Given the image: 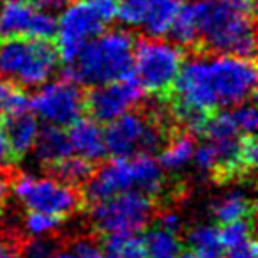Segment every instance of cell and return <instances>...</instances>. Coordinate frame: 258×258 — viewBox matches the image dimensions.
<instances>
[{"label": "cell", "instance_id": "e575fe53", "mask_svg": "<svg viewBox=\"0 0 258 258\" xmlns=\"http://www.w3.org/2000/svg\"><path fill=\"white\" fill-rule=\"evenodd\" d=\"M30 4L36 9H41V11L46 13H57L62 11L68 4V0H29Z\"/></svg>", "mask_w": 258, "mask_h": 258}, {"label": "cell", "instance_id": "9a60e30c", "mask_svg": "<svg viewBox=\"0 0 258 258\" xmlns=\"http://www.w3.org/2000/svg\"><path fill=\"white\" fill-rule=\"evenodd\" d=\"M39 129V120L30 110L6 117L4 131L13 158H23L32 151Z\"/></svg>", "mask_w": 258, "mask_h": 258}, {"label": "cell", "instance_id": "d6986e66", "mask_svg": "<svg viewBox=\"0 0 258 258\" xmlns=\"http://www.w3.org/2000/svg\"><path fill=\"white\" fill-rule=\"evenodd\" d=\"M195 140L191 135H177L173 137L165 147L159 152V165H161L163 172H172L177 173L184 170L191 161H193L195 154Z\"/></svg>", "mask_w": 258, "mask_h": 258}, {"label": "cell", "instance_id": "8992f818", "mask_svg": "<svg viewBox=\"0 0 258 258\" xmlns=\"http://www.w3.org/2000/svg\"><path fill=\"white\" fill-rule=\"evenodd\" d=\"M182 62V50L175 43H168L161 37H149L135 46L131 73L142 90L165 96L172 92Z\"/></svg>", "mask_w": 258, "mask_h": 258}, {"label": "cell", "instance_id": "ab89813d", "mask_svg": "<svg viewBox=\"0 0 258 258\" xmlns=\"http://www.w3.org/2000/svg\"><path fill=\"white\" fill-rule=\"evenodd\" d=\"M51 258H78V256H76V253H75V249L71 247V244H68L66 247L58 246L57 249H55V253H53V256H51Z\"/></svg>", "mask_w": 258, "mask_h": 258}, {"label": "cell", "instance_id": "ffe728a7", "mask_svg": "<svg viewBox=\"0 0 258 258\" xmlns=\"http://www.w3.org/2000/svg\"><path fill=\"white\" fill-rule=\"evenodd\" d=\"M212 214H214L216 221L221 225L237 221V219H247L253 214V204L244 191L232 189L221 195L212 204Z\"/></svg>", "mask_w": 258, "mask_h": 258}, {"label": "cell", "instance_id": "8fae6325", "mask_svg": "<svg viewBox=\"0 0 258 258\" xmlns=\"http://www.w3.org/2000/svg\"><path fill=\"white\" fill-rule=\"evenodd\" d=\"M108 23L94 9L89 0H75L66 4L57 20V51L66 66L71 64L83 46L104 32Z\"/></svg>", "mask_w": 258, "mask_h": 258}, {"label": "cell", "instance_id": "4316f807", "mask_svg": "<svg viewBox=\"0 0 258 258\" xmlns=\"http://www.w3.org/2000/svg\"><path fill=\"white\" fill-rule=\"evenodd\" d=\"M145 11H147V0H117V18L124 25H142Z\"/></svg>", "mask_w": 258, "mask_h": 258}, {"label": "cell", "instance_id": "5b68a950", "mask_svg": "<svg viewBox=\"0 0 258 258\" xmlns=\"http://www.w3.org/2000/svg\"><path fill=\"white\" fill-rule=\"evenodd\" d=\"M60 57L50 39H0V76L20 87H39L51 78Z\"/></svg>", "mask_w": 258, "mask_h": 258}, {"label": "cell", "instance_id": "e0dca14e", "mask_svg": "<svg viewBox=\"0 0 258 258\" xmlns=\"http://www.w3.org/2000/svg\"><path fill=\"white\" fill-rule=\"evenodd\" d=\"M182 0H147V11H145L142 27L151 37L166 36L179 13Z\"/></svg>", "mask_w": 258, "mask_h": 258}, {"label": "cell", "instance_id": "74e56055", "mask_svg": "<svg viewBox=\"0 0 258 258\" xmlns=\"http://www.w3.org/2000/svg\"><path fill=\"white\" fill-rule=\"evenodd\" d=\"M9 191H11V180H9V177L4 173V170H0V207L8 200Z\"/></svg>", "mask_w": 258, "mask_h": 258}, {"label": "cell", "instance_id": "ac0fdd59", "mask_svg": "<svg viewBox=\"0 0 258 258\" xmlns=\"http://www.w3.org/2000/svg\"><path fill=\"white\" fill-rule=\"evenodd\" d=\"M187 244L195 258H225V244L214 225H195L187 232Z\"/></svg>", "mask_w": 258, "mask_h": 258}, {"label": "cell", "instance_id": "1f68e13d", "mask_svg": "<svg viewBox=\"0 0 258 258\" xmlns=\"http://www.w3.org/2000/svg\"><path fill=\"white\" fill-rule=\"evenodd\" d=\"M69 244L78 258H101V246L89 237H80Z\"/></svg>", "mask_w": 258, "mask_h": 258}, {"label": "cell", "instance_id": "603a6c76", "mask_svg": "<svg viewBox=\"0 0 258 258\" xmlns=\"http://www.w3.org/2000/svg\"><path fill=\"white\" fill-rule=\"evenodd\" d=\"M168 34L172 36L173 43L177 46H193L200 41L198 37V27L197 20H195L193 9L191 4H182L177 13L175 20H173L172 27H170Z\"/></svg>", "mask_w": 258, "mask_h": 258}, {"label": "cell", "instance_id": "d590c367", "mask_svg": "<svg viewBox=\"0 0 258 258\" xmlns=\"http://www.w3.org/2000/svg\"><path fill=\"white\" fill-rule=\"evenodd\" d=\"M11 158H13V156H11V149H9V144H8L6 131H4V127H0V166H4Z\"/></svg>", "mask_w": 258, "mask_h": 258}, {"label": "cell", "instance_id": "52a82bcc", "mask_svg": "<svg viewBox=\"0 0 258 258\" xmlns=\"http://www.w3.org/2000/svg\"><path fill=\"white\" fill-rule=\"evenodd\" d=\"M152 216V198L142 191H125L94 202L90 211L92 225L106 235H137L145 230Z\"/></svg>", "mask_w": 258, "mask_h": 258}, {"label": "cell", "instance_id": "4dcf8cb0", "mask_svg": "<svg viewBox=\"0 0 258 258\" xmlns=\"http://www.w3.org/2000/svg\"><path fill=\"white\" fill-rule=\"evenodd\" d=\"M258 161V145L254 140V135H244L240 137V147H239V163L242 172L253 170Z\"/></svg>", "mask_w": 258, "mask_h": 258}, {"label": "cell", "instance_id": "cb8c5ba5", "mask_svg": "<svg viewBox=\"0 0 258 258\" xmlns=\"http://www.w3.org/2000/svg\"><path fill=\"white\" fill-rule=\"evenodd\" d=\"M101 258H147L137 235H108L101 246Z\"/></svg>", "mask_w": 258, "mask_h": 258}, {"label": "cell", "instance_id": "44dd1931", "mask_svg": "<svg viewBox=\"0 0 258 258\" xmlns=\"http://www.w3.org/2000/svg\"><path fill=\"white\" fill-rule=\"evenodd\" d=\"M147 258H177L182 253V244L175 232L156 225L154 228L147 230L142 239Z\"/></svg>", "mask_w": 258, "mask_h": 258}, {"label": "cell", "instance_id": "7c38bea8", "mask_svg": "<svg viewBox=\"0 0 258 258\" xmlns=\"http://www.w3.org/2000/svg\"><path fill=\"white\" fill-rule=\"evenodd\" d=\"M140 99L142 87L131 73L125 78L94 87L89 96H85V110L90 111L94 120L108 124L125 111L133 110Z\"/></svg>", "mask_w": 258, "mask_h": 258}, {"label": "cell", "instance_id": "ba28073f", "mask_svg": "<svg viewBox=\"0 0 258 258\" xmlns=\"http://www.w3.org/2000/svg\"><path fill=\"white\" fill-rule=\"evenodd\" d=\"M163 129L159 120L142 111L129 110L104 129L106 154L113 158H131L138 154H154L163 145Z\"/></svg>", "mask_w": 258, "mask_h": 258}, {"label": "cell", "instance_id": "f1b7e54d", "mask_svg": "<svg viewBox=\"0 0 258 258\" xmlns=\"http://www.w3.org/2000/svg\"><path fill=\"white\" fill-rule=\"evenodd\" d=\"M193 161L197 165V168L204 173H218L219 159H218V151L211 142H205V144L195 147Z\"/></svg>", "mask_w": 258, "mask_h": 258}, {"label": "cell", "instance_id": "7a4b0ae2", "mask_svg": "<svg viewBox=\"0 0 258 258\" xmlns=\"http://www.w3.org/2000/svg\"><path fill=\"white\" fill-rule=\"evenodd\" d=\"M200 41L214 53L253 58V15L233 8L226 0L189 2Z\"/></svg>", "mask_w": 258, "mask_h": 258}, {"label": "cell", "instance_id": "5bb4252c", "mask_svg": "<svg viewBox=\"0 0 258 258\" xmlns=\"http://www.w3.org/2000/svg\"><path fill=\"white\" fill-rule=\"evenodd\" d=\"M36 13L29 0H4L0 6V39L30 37Z\"/></svg>", "mask_w": 258, "mask_h": 258}, {"label": "cell", "instance_id": "3957f363", "mask_svg": "<svg viewBox=\"0 0 258 258\" xmlns=\"http://www.w3.org/2000/svg\"><path fill=\"white\" fill-rule=\"evenodd\" d=\"M135 39L125 30L101 32L68 64L66 76L82 85H103L125 78L133 69Z\"/></svg>", "mask_w": 258, "mask_h": 258}, {"label": "cell", "instance_id": "f35d334b", "mask_svg": "<svg viewBox=\"0 0 258 258\" xmlns=\"http://www.w3.org/2000/svg\"><path fill=\"white\" fill-rule=\"evenodd\" d=\"M0 258H20L18 249L11 244L0 240Z\"/></svg>", "mask_w": 258, "mask_h": 258}, {"label": "cell", "instance_id": "d4e9b609", "mask_svg": "<svg viewBox=\"0 0 258 258\" xmlns=\"http://www.w3.org/2000/svg\"><path fill=\"white\" fill-rule=\"evenodd\" d=\"M221 240L225 244V249L233 247L237 244H242L253 237V225L249 219H237L232 223H225L223 228L219 230Z\"/></svg>", "mask_w": 258, "mask_h": 258}, {"label": "cell", "instance_id": "60d3db41", "mask_svg": "<svg viewBox=\"0 0 258 258\" xmlns=\"http://www.w3.org/2000/svg\"><path fill=\"white\" fill-rule=\"evenodd\" d=\"M177 258H195V254L193 253H180Z\"/></svg>", "mask_w": 258, "mask_h": 258}, {"label": "cell", "instance_id": "484cf974", "mask_svg": "<svg viewBox=\"0 0 258 258\" xmlns=\"http://www.w3.org/2000/svg\"><path fill=\"white\" fill-rule=\"evenodd\" d=\"M62 218L51 214H44V212H37V211H30L25 218V228L30 235L34 237H43L51 233L53 230L58 228Z\"/></svg>", "mask_w": 258, "mask_h": 258}, {"label": "cell", "instance_id": "277c9868", "mask_svg": "<svg viewBox=\"0 0 258 258\" xmlns=\"http://www.w3.org/2000/svg\"><path fill=\"white\" fill-rule=\"evenodd\" d=\"M163 180L165 172L151 154L113 158L85 182V198L94 204L125 191L154 195L161 189Z\"/></svg>", "mask_w": 258, "mask_h": 258}, {"label": "cell", "instance_id": "7402d4cb", "mask_svg": "<svg viewBox=\"0 0 258 258\" xmlns=\"http://www.w3.org/2000/svg\"><path fill=\"white\" fill-rule=\"evenodd\" d=\"M51 177L58 179L60 182L69 186H80L85 184L94 175V163L80 158V156H68L66 159L58 161L57 165L50 166Z\"/></svg>", "mask_w": 258, "mask_h": 258}, {"label": "cell", "instance_id": "4fadbf2b", "mask_svg": "<svg viewBox=\"0 0 258 258\" xmlns=\"http://www.w3.org/2000/svg\"><path fill=\"white\" fill-rule=\"evenodd\" d=\"M68 127V138L73 154L80 156L90 163L101 161L106 156L104 129L101 127L97 120L89 117H80Z\"/></svg>", "mask_w": 258, "mask_h": 258}, {"label": "cell", "instance_id": "f546056e", "mask_svg": "<svg viewBox=\"0 0 258 258\" xmlns=\"http://www.w3.org/2000/svg\"><path fill=\"white\" fill-rule=\"evenodd\" d=\"M58 244L46 237H34L18 251L20 258H51Z\"/></svg>", "mask_w": 258, "mask_h": 258}, {"label": "cell", "instance_id": "9c48e42d", "mask_svg": "<svg viewBox=\"0 0 258 258\" xmlns=\"http://www.w3.org/2000/svg\"><path fill=\"white\" fill-rule=\"evenodd\" d=\"M15 197L29 211L66 218L82 205V193L75 186L60 182L55 177L20 175L11 182Z\"/></svg>", "mask_w": 258, "mask_h": 258}, {"label": "cell", "instance_id": "836d02e7", "mask_svg": "<svg viewBox=\"0 0 258 258\" xmlns=\"http://www.w3.org/2000/svg\"><path fill=\"white\" fill-rule=\"evenodd\" d=\"M159 226H163V228L170 230V232H179L180 230V218L177 212L173 211H166V212H161V216H159Z\"/></svg>", "mask_w": 258, "mask_h": 258}, {"label": "cell", "instance_id": "83f0119b", "mask_svg": "<svg viewBox=\"0 0 258 258\" xmlns=\"http://www.w3.org/2000/svg\"><path fill=\"white\" fill-rule=\"evenodd\" d=\"M233 122H235L239 133L242 135H254L258 125V113L253 103H240L235 106V110L232 111Z\"/></svg>", "mask_w": 258, "mask_h": 258}, {"label": "cell", "instance_id": "2e32d148", "mask_svg": "<svg viewBox=\"0 0 258 258\" xmlns=\"http://www.w3.org/2000/svg\"><path fill=\"white\" fill-rule=\"evenodd\" d=\"M32 151L37 161L48 168L73 154L68 131H64V127H58V125H46L39 129Z\"/></svg>", "mask_w": 258, "mask_h": 258}, {"label": "cell", "instance_id": "d6a6232c", "mask_svg": "<svg viewBox=\"0 0 258 258\" xmlns=\"http://www.w3.org/2000/svg\"><path fill=\"white\" fill-rule=\"evenodd\" d=\"M256 256H258V249L253 237L249 240H246V242L228 247L225 253V258H256Z\"/></svg>", "mask_w": 258, "mask_h": 258}, {"label": "cell", "instance_id": "8d00e7d4", "mask_svg": "<svg viewBox=\"0 0 258 258\" xmlns=\"http://www.w3.org/2000/svg\"><path fill=\"white\" fill-rule=\"evenodd\" d=\"M11 89H13V85H9V83L0 76V120L6 117V103H8Z\"/></svg>", "mask_w": 258, "mask_h": 258}, {"label": "cell", "instance_id": "30bf717a", "mask_svg": "<svg viewBox=\"0 0 258 258\" xmlns=\"http://www.w3.org/2000/svg\"><path fill=\"white\" fill-rule=\"evenodd\" d=\"M30 111L46 125L68 127L85 111V94L71 78L44 82L30 97Z\"/></svg>", "mask_w": 258, "mask_h": 258}, {"label": "cell", "instance_id": "6da1fadb", "mask_svg": "<svg viewBox=\"0 0 258 258\" xmlns=\"http://www.w3.org/2000/svg\"><path fill=\"white\" fill-rule=\"evenodd\" d=\"M256 87L253 58L214 53L193 55L182 62L172 90L173 111L211 115L221 108H233L247 101Z\"/></svg>", "mask_w": 258, "mask_h": 258}]
</instances>
